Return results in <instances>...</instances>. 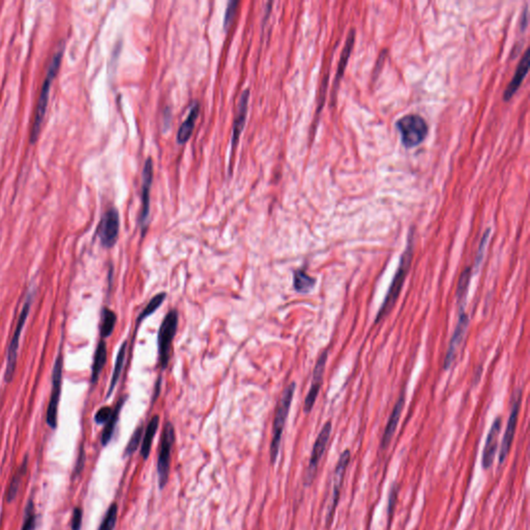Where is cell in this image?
<instances>
[{
  "mask_svg": "<svg viewBox=\"0 0 530 530\" xmlns=\"http://www.w3.org/2000/svg\"><path fill=\"white\" fill-rule=\"evenodd\" d=\"M397 128L401 134L403 145L406 149L419 147L426 139L429 126L426 120L417 114L403 116L397 122Z\"/></svg>",
  "mask_w": 530,
  "mask_h": 530,
  "instance_id": "4",
  "label": "cell"
},
{
  "mask_svg": "<svg viewBox=\"0 0 530 530\" xmlns=\"http://www.w3.org/2000/svg\"><path fill=\"white\" fill-rule=\"evenodd\" d=\"M327 356H329L327 351H323L321 356H319L315 368H314L311 388H310L309 392H308L307 397H306L305 404H304V411L306 413H309L313 409L316 400H317L318 394L320 392L321 386H322Z\"/></svg>",
  "mask_w": 530,
  "mask_h": 530,
  "instance_id": "13",
  "label": "cell"
},
{
  "mask_svg": "<svg viewBox=\"0 0 530 530\" xmlns=\"http://www.w3.org/2000/svg\"><path fill=\"white\" fill-rule=\"evenodd\" d=\"M84 459H85V456H84V449H81V454H80L79 460H78L77 463V468H76V474H80V470H81L82 467L84 466Z\"/></svg>",
  "mask_w": 530,
  "mask_h": 530,
  "instance_id": "39",
  "label": "cell"
},
{
  "mask_svg": "<svg viewBox=\"0 0 530 530\" xmlns=\"http://www.w3.org/2000/svg\"><path fill=\"white\" fill-rule=\"evenodd\" d=\"M177 326H179V312L176 310H171L160 323L159 333H158V350H159L160 368L163 370L168 367L171 348H172L173 340L176 335Z\"/></svg>",
  "mask_w": 530,
  "mask_h": 530,
  "instance_id": "5",
  "label": "cell"
},
{
  "mask_svg": "<svg viewBox=\"0 0 530 530\" xmlns=\"http://www.w3.org/2000/svg\"><path fill=\"white\" fill-rule=\"evenodd\" d=\"M112 413H113V409H112L111 407H102V408L99 409L98 413H96L94 421L99 424H106L107 422L109 421L110 417H111Z\"/></svg>",
  "mask_w": 530,
  "mask_h": 530,
  "instance_id": "35",
  "label": "cell"
},
{
  "mask_svg": "<svg viewBox=\"0 0 530 530\" xmlns=\"http://www.w3.org/2000/svg\"><path fill=\"white\" fill-rule=\"evenodd\" d=\"M404 405L405 394L402 392L400 398L397 401L396 405H395L394 409H392V413H390L386 429H384L383 435H382L381 441H380V449H382V451L388 449V445H390V440H392V436H394L395 432H396Z\"/></svg>",
  "mask_w": 530,
  "mask_h": 530,
  "instance_id": "17",
  "label": "cell"
},
{
  "mask_svg": "<svg viewBox=\"0 0 530 530\" xmlns=\"http://www.w3.org/2000/svg\"><path fill=\"white\" fill-rule=\"evenodd\" d=\"M527 14H529V8H525L524 10V15H523V21L522 23H521V27H522V29L527 28Z\"/></svg>",
  "mask_w": 530,
  "mask_h": 530,
  "instance_id": "40",
  "label": "cell"
},
{
  "mask_svg": "<svg viewBox=\"0 0 530 530\" xmlns=\"http://www.w3.org/2000/svg\"><path fill=\"white\" fill-rule=\"evenodd\" d=\"M154 165L151 158L145 162L144 168H143V183H142V210H141L140 217H139V223L144 231L147 225L149 215V194H151V183H153Z\"/></svg>",
  "mask_w": 530,
  "mask_h": 530,
  "instance_id": "16",
  "label": "cell"
},
{
  "mask_svg": "<svg viewBox=\"0 0 530 530\" xmlns=\"http://www.w3.org/2000/svg\"><path fill=\"white\" fill-rule=\"evenodd\" d=\"M126 347H128V344L124 341V343L122 344V346H120L119 350H118L117 356H116L115 366H114L113 374H112L111 382H110L109 390H108L107 392V398H110V396H111L114 388L117 386L120 375H122L124 360H126Z\"/></svg>",
  "mask_w": 530,
  "mask_h": 530,
  "instance_id": "26",
  "label": "cell"
},
{
  "mask_svg": "<svg viewBox=\"0 0 530 530\" xmlns=\"http://www.w3.org/2000/svg\"><path fill=\"white\" fill-rule=\"evenodd\" d=\"M398 492L399 488H397L396 486H394V487L392 488V490H390V498H388V524H390V521H392V515H394L395 506H396L397 497H398Z\"/></svg>",
  "mask_w": 530,
  "mask_h": 530,
  "instance_id": "34",
  "label": "cell"
},
{
  "mask_svg": "<svg viewBox=\"0 0 530 530\" xmlns=\"http://www.w3.org/2000/svg\"><path fill=\"white\" fill-rule=\"evenodd\" d=\"M249 90H245L240 97V102L238 105V113H236L235 120L233 124V134H232V147L238 144V139L244 130L245 122H246L247 112H248L249 104Z\"/></svg>",
  "mask_w": 530,
  "mask_h": 530,
  "instance_id": "19",
  "label": "cell"
},
{
  "mask_svg": "<svg viewBox=\"0 0 530 530\" xmlns=\"http://www.w3.org/2000/svg\"><path fill=\"white\" fill-rule=\"evenodd\" d=\"M238 2L230 1L227 6V10L225 13V18H224V25L227 27L230 25V23L233 21L234 17H235L236 10H238Z\"/></svg>",
  "mask_w": 530,
  "mask_h": 530,
  "instance_id": "36",
  "label": "cell"
},
{
  "mask_svg": "<svg viewBox=\"0 0 530 530\" xmlns=\"http://www.w3.org/2000/svg\"><path fill=\"white\" fill-rule=\"evenodd\" d=\"M521 395H519L518 399L514 402L511 411L510 417H508V424H506V433L502 441V447L499 452V464H502L504 460L508 457L512 447L513 440H514L515 433H516L517 424H518L519 411H520Z\"/></svg>",
  "mask_w": 530,
  "mask_h": 530,
  "instance_id": "14",
  "label": "cell"
},
{
  "mask_svg": "<svg viewBox=\"0 0 530 530\" xmlns=\"http://www.w3.org/2000/svg\"><path fill=\"white\" fill-rule=\"evenodd\" d=\"M354 29L350 31L349 35H348L347 41H346L345 47H344L343 51H342L341 58H340L339 65H338L337 74H336L335 80V90H333V94H337L338 85H339L340 80L343 77L344 71H345L346 65H347L348 60H349L350 54H351L352 47L354 45Z\"/></svg>",
  "mask_w": 530,
  "mask_h": 530,
  "instance_id": "23",
  "label": "cell"
},
{
  "mask_svg": "<svg viewBox=\"0 0 530 530\" xmlns=\"http://www.w3.org/2000/svg\"><path fill=\"white\" fill-rule=\"evenodd\" d=\"M118 508L117 504H112L109 510L107 511L106 516L101 524L99 530H114L115 529L116 521H117Z\"/></svg>",
  "mask_w": 530,
  "mask_h": 530,
  "instance_id": "31",
  "label": "cell"
},
{
  "mask_svg": "<svg viewBox=\"0 0 530 530\" xmlns=\"http://www.w3.org/2000/svg\"><path fill=\"white\" fill-rule=\"evenodd\" d=\"M119 215L115 208H110L103 215L98 228V235L101 244L105 248L114 247L119 235Z\"/></svg>",
  "mask_w": 530,
  "mask_h": 530,
  "instance_id": "10",
  "label": "cell"
},
{
  "mask_svg": "<svg viewBox=\"0 0 530 530\" xmlns=\"http://www.w3.org/2000/svg\"><path fill=\"white\" fill-rule=\"evenodd\" d=\"M166 297V292H160L158 293L156 297H154L153 299L149 301V303L147 304V307L142 310V312H141L140 315L138 316V318H137V323L140 324V323L142 322V321H144L145 319L149 317L151 315H153V314L155 313L158 309H159L160 306L163 305V303H164Z\"/></svg>",
  "mask_w": 530,
  "mask_h": 530,
  "instance_id": "28",
  "label": "cell"
},
{
  "mask_svg": "<svg viewBox=\"0 0 530 530\" xmlns=\"http://www.w3.org/2000/svg\"><path fill=\"white\" fill-rule=\"evenodd\" d=\"M468 322H470V319H468L467 314L465 312V306H460L457 325H456L455 331H454L453 337H452L451 342H449L447 356H445V370H447L451 367L454 360H455L456 351H457L460 343L463 340L466 329H467Z\"/></svg>",
  "mask_w": 530,
  "mask_h": 530,
  "instance_id": "12",
  "label": "cell"
},
{
  "mask_svg": "<svg viewBox=\"0 0 530 530\" xmlns=\"http://www.w3.org/2000/svg\"><path fill=\"white\" fill-rule=\"evenodd\" d=\"M35 525H37V516H35V506L33 502H29L25 510L24 524H23L22 530H35Z\"/></svg>",
  "mask_w": 530,
  "mask_h": 530,
  "instance_id": "33",
  "label": "cell"
},
{
  "mask_svg": "<svg viewBox=\"0 0 530 530\" xmlns=\"http://www.w3.org/2000/svg\"><path fill=\"white\" fill-rule=\"evenodd\" d=\"M107 356V344L104 340H102L98 344L96 354H94V364H92V384H96L98 382L99 377H100L101 373H102L103 369H104L105 365H106Z\"/></svg>",
  "mask_w": 530,
  "mask_h": 530,
  "instance_id": "22",
  "label": "cell"
},
{
  "mask_svg": "<svg viewBox=\"0 0 530 530\" xmlns=\"http://www.w3.org/2000/svg\"><path fill=\"white\" fill-rule=\"evenodd\" d=\"M297 384L295 382L289 384L285 388L283 392L282 398L276 406V415L274 420V428H272V440L270 443V460L272 463H276L278 459L279 452H280L281 440H282L283 431H284L285 424H286L287 417H288L289 411H290L291 403H292L293 396H295Z\"/></svg>",
  "mask_w": 530,
  "mask_h": 530,
  "instance_id": "3",
  "label": "cell"
},
{
  "mask_svg": "<svg viewBox=\"0 0 530 530\" xmlns=\"http://www.w3.org/2000/svg\"><path fill=\"white\" fill-rule=\"evenodd\" d=\"M82 524V510L76 508L74 510L73 518H72V530H80Z\"/></svg>",
  "mask_w": 530,
  "mask_h": 530,
  "instance_id": "38",
  "label": "cell"
},
{
  "mask_svg": "<svg viewBox=\"0 0 530 530\" xmlns=\"http://www.w3.org/2000/svg\"><path fill=\"white\" fill-rule=\"evenodd\" d=\"M126 398H128V396H124L119 401H118L117 405H116L115 408L113 409L111 417H110L109 421L105 424L106 426H105L102 434V445H104V447L111 441L114 430H115L116 424H117L118 419H119L120 411H122V406H124Z\"/></svg>",
  "mask_w": 530,
  "mask_h": 530,
  "instance_id": "25",
  "label": "cell"
},
{
  "mask_svg": "<svg viewBox=\"0 0 530 530\" xmlns=\"http://www.w3.org/2000/svg\"><path fill=\"white\" fill-rule=\"evenodd\" d=\"M502 417H496L495 421L492 424L491 429H490L485 447H483V457H481V466H483V470L491 468L494 459H495L498 437H499L500 430H502Z\"/></svg>",
  "mask_w": 530,
  "mask_h": 530,
  "instance_id": "15",
  "label": "cell"
},
{
  "mask_svg": "<svg viewBox=\"0 0 530 530\" xmlns=\"http://www.w3.org/2000/svg\"><path fill=\"white\" fill-rule=\"evenodd\" d=\"M316 279L309 276L305 270H297L293 274V287L297 292L308 295L315 287Z\"/></svg>",
  "mask_w": 530,
  "mask_h": 530,
  "instance_id": "24",
  "label": "cell"
},
{
  "mask_svg": "<svg viewBox=\"0 0 530 530\" xmlns=\"http://www.w3.org/2000/svg\"><path fill=\"white\" fill-rule=\"evenodd\" d=\"M63 356L59 354L52 372L51 394H50L49 405L47 408V424L50 428L56 429L57 413H58L59 400H60L61 388H63Z\"/></svg>",
  "mask_w": 530,
  "mask_h": 530,
  "instance_id": "8",
  "label": "cell"
},
{
  "mask_svg": "<svg viewBox=\"0 0 530 530\" xmlns=\"http://www.w3.org/2000/svg\"><path fill=\"white\" fill-rule=\"evenodd\" d=\"M116 321H117L116 314L112 310L105 308L102 312V322H101V336H102V338L105 339V338L110 337L112 335L114 327H115Z\"/></svg>",
  "mask_w": 530,
  "mask_h": 530,
  "instance_id": "29",
  "label": "cell"
},
{
  "mask_svg": "<svg viewBox=\"0 0 530 530\" xmlns=\"http://www.w3.org/2000/svg\"><path fill=\"white\" fill-rule=\"evenodd\" d=\"M27 468V458L23 462L22 465L19 468L18 472L13 477L12 481H10V486H8V495H6V499L8 502H12L13 500L16 498L17 493H18L19 488H20L21 481L22 477L26 474Z\"/></svg>",
  "mask_w": 530,
  "mask_h": 530,
  "instance_id": "30",
  "label": "cell"
},
{
  "mask_svg": "<svg viewBox=\"0 0 530 530\" xmlns=\"http://www.w3.org/2000/svg\"><path fill=\"white\" fill-rule=\"evenodd\" d=\"M413 249H415V234H413V230L411 229L408 234L406 248H405L404 252H403L402 256H401L398 270H397L396 274H395L394 279H392V284H390V289H388V293H386L383 304H382L379 311H378L377 316H376V323L380 322L382 319L386 317L390 313V310L396 305L397 299H399L403 285H404L405 280H406L407 274H408L409 270H411L413 258Z\"/></svg>",
  "mask_w": 530,
  "mask_h": 530,
  "instance_id": "1",
  "label": "cell"
},
{
  "mask_svg": "<svg viewBox=\"0 0 530 530\" xmlns=\"http://www.w3.org/2000/svg\"><path fill=\"white\" fill-rule=\"evenodd\" d=\"M472 267H467L462 272L461 276H460L457 291H456L458 306H465L468 288H470V279H472Z\"/></svg>",
  "mask_w": 530,
  "mask_h": 530,
  "instance_id": "27",
  "label": "cell"
},
{
  "mask_svg": "<svg viewBox=\"0 0 530 530\" xmlns=\"http://www.w3.org/2000/svg\"><path fill=\"white\" fill-rule=\"evenodd\" d=\"M331 429H333L331 422H327V423L323 426V428L321 429L320 433H319L317 438H316L315 443H314L313 445V449H312L311 458H310L307 474H306V485H311L314 477L316 476L319 462H320L323 454L325 453L327 443H329V437H331Z\"/></svg>",
  "mask_w": 530,
  "mask_h": 530,
  "instance_id": "11",
  "label": "cell"
},
{
  "mask_svg": "<svg viewBox=\"0 0 530 530\" xmlns=\"http://www.w3.org/2000/svg\"><path fill=\"white\" fill-rule=\"evenodd\" d=\"M489 235L490 229H488L487 231L485 232V234H483V238H481V245H479V251H477L476 267H477V266L479 265V263H481V260H483V251H485L486 246H487V242L488 238H489Z\"/></svg>",
  "mask_w": 530,
  "mask_h": 530,
  "instance_id": "37",
  "label": "cell"
},
{
  "mask_svg": "<svg viewBox=\"0 0 530 530\" xmlns=\"http://www.w3.org/2000/svg\"><path fill=\"white\" fill-rule=\"evenodd\" d=\"M65 43L61 42L57 47L56 51L50 61L48 67L47 74H46L45 80H44L43 86H42L41 92H40L39 100H38L37 108H35V118H33V129L31 133V142L35 143L41 131L42 124L45 118L46 111H47L48 100H49L50 88L52 86L54 78L56 77L57 72L63 60V52H65Z\"/></svg>",
  "mask_w": 530,
  "mask_h": 530,
  "instance_id": "2",
  "label": "cell"
},
{
  "mask_svg": "<svg viewBox=\"0 0 530 530\" xmlns=\"http://www.w3.org/2000/svg\"><path fill=\"white\" fill-rule=\"evenodd\" d=\"M350 459H351V453H350L349 449H345L341 454V456H340L339 460H338L335 474H333V494H331V506H329V512H327V525H331L333 523L336 508H337L340 494H341L342 486H343L344 477H345L346 470H347L348 465H349Z\"/></svg>",
  "mask_w": 530,
  "mask_h": 530,
  "instance_id": "9",
  "label": "cell"
},
{
  "mask_svg": "<svg viewBox=\"0 0 530 530\" xmlns=\"http://www.w3.org/2000/svg\"><path fill=\"white\" fill-rule=\"evenodd\" d=\"M175 442V430L170 422H167L160 437L159 457H158V477L160 489H164L168 483L170 472L171 452Z\"/></svg>",
  "mask_w": 530,
  "mask_h": 530,
  "instance_id": "7",
  "label": "cell"
},
{
  "mask_svg": "<svg viewBox=\"0 0 530 530\" xmlns=\"http://www.w3.org/2000/svg\"><path fill=\"white\" fill-rule=\"evenodd\" d=\"M199 104L195 103V105L192 107L187 119L183 122L181 128H179V132H177V142L183 144V143H185L189 140L190 137L193 134L196 120H197L198 116H199Z\"/></svg>",
  "mask_w": 530,
  "mask_h": 530,
  "instance_id": "20",
  "label": "cell"
},
{
  "mask_svg": "<svg viewBox=\"0 0 530 530\" xmlns=\"http://www.w3.org/2000/svg\"><path fill=\"white\" fill-rule=\"evenodd\" d=\"M33 293L27 295L26 301L23 305L22 311L19 316L18 322H17L16 329H15L14 335L10 340L8 345V356H6V368L4 374V379L6 382L12 381L14 377L15 369H16L17 358H18L19 343H20L21 333L24 329L25 323L28 318L29 312H31V305H33Z\"/></svg>",
  "mask_w": 530,
  "mask_h": 530,
  "instance_id": "6",
  "label": "cell"
},
{
  "mask_svg": "<svg viewBox=\"0 0 530 530\" xmlns=\"http://www.w3.org/2000/svg\"><path fill=\"white\" fill-rule=\"evenodd\" d=\"M529 49L525 51L524 56L521 59L519 63L518 67H517L516 73H515L514 78L512 81L508 84V88L504 90V100L510 101L511 98L516 94L517 90L520 88L521 83H522L524 78L527 77V73L529 69Z\"/></svg>",
  "mask_w": 530,
  "mask_h": 530,
  "instance_id": "18",
  "label": "cell"
},
{
  "mask_svg": "<svg viewBox=\"0 0 530 530\" xmlns=\"http://www.w3.org/2000/svg\"><path fill=\"white\" fill-rule=\"evenodd\" d=\"M160 417L159 415H155L153 419L149 421L147 424V429H145L144 437H143L142 445H141V456L142 459L147 460L151 454V445H153L154 438H155L156 434H157L158 429H159Z\"/></svg>",
  "mask_w": 530,
  "mask_h": 530,
  "instance_id": "21",
  "label": "cell"
},
{
  "mask_svg": "<svg viewBox=\"0 0 530 530\" xmlns=\"http://www.w3.org/2000/svg\"><path fill=\"white\" fill-rule=\"evenodd\" d=\"M143 427L139 426L136 430L133 433L132 437H131L130 441H129L128 445H126V451H124V456H132L133 454L138 449L139 445L141 442V437H142Z\"/></svg>",
  "mask_w": 530,
  "mask_h": 530,
  "instance_id": "32",
  "label": "cell"
}]
</instances>
